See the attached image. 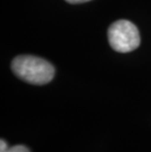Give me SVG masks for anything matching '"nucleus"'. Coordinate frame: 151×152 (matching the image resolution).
<instances>
[{
  "label": "nucleus",
  "instance_id": "1",
  "mask_svg": "<svg viewBox=\"0 0 151 152\" xmlns=\"http://www.w3.org/2000/svg\"><path fill=\"white\" fill-rule=\"evenodd\" d=\"M11 68L18 77L31 85H45L55 74L54 67L42 58L31 55H20L12 61Z\"/></svg>",
  "mask_w": 151,
  "mask_h": 152
},
{
  "label": "nucleus",
  "instance_id": "2",
  "mask_svg": "<svg viewBox=\"0 0 151 152\" xmlns=\"http://www.w3.org/2000/svg\"><path fill=\"white\" fill-rule=\"evenodd\" d=\"M108 40L115 51L128 53L139 46L140 37L133 23L120 20L113 23L108 30Z\"/></svg>",
  "mask_w": 151,
  "mask_h": 152
},
{
  "label": "nucleus",
  "instance_id": "3",
  "mask_svg": "<svg viewBox=\"0 0 151 152\" xmlns=\"http://www.w3.org/2000/svg\"><path fill=\"white\" fill-rule=\"evenodd\" d=\"M0 152H31V151L25 145H15V146L9 147L5 140H1V141H0Z\"/></svg>",
  "mask_w": 151,
  "mask_h": 152
},
{
  "label": "nucleus",
  "instance_id": "4",
  "mask_svg": "<svg viewBox=\"0 0 151 152\" xmlns=\"http://www.w3.org/2000/svg\"><path fill=\"white\" fill-rule=\"evenodd\" d=\"M67 2L72 3V4H78V3H85L88 1H90V0H66Z\"/></svg>",
  "mask_w": 151,
  "mask_h": 152
}]
</instances>
